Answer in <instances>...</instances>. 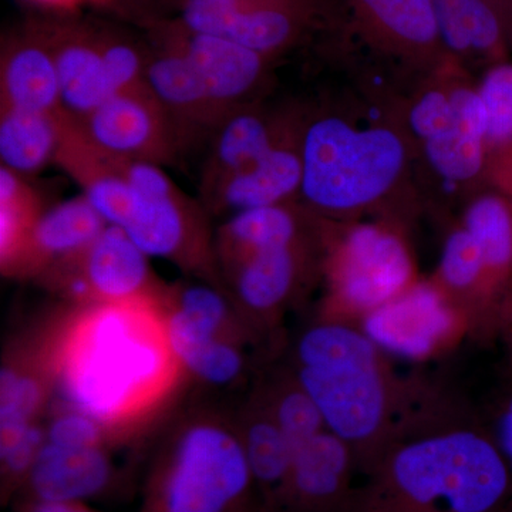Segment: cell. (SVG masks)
Instances as JSON below:
<instances>
[{
  "label": "cell",
  "instance_id": "obj_29",
  "mask_svg": "<svg viewBox=\"0 0 512 512\" xmlns=\"http://www.w3.org/2000/svg\"><path fill=\"white\" fill-rule=\"evenodd\" d=\"M62 111L43 113L0 107V158L20 175L40 173L55 163L62 133Z\"/></svg>",
  "mask_w": 512,
  "mask_h": 512
},
{
  "label": "cell",
  "instance_id": "obj_12",
  "mask_svg": "<svg viewBox=\"0 0 512 512\" xmlns=\"http://www.w3.org/2000/svg\"><path fill=\"white\" fill-rule=\"evenodd\" d=\"M360 326L384 352L413 359L430 356L451 342L458 330H468L466 320L433 281L417 282L370 313Z\"/></svg>",
  "mask_w": 512,
  "mask_h": 512
},
{
  "label": "cell",
  "instance_id": "obj_18",
  "mask_svg": "<svg viewBox=\"0 0 512 512\" xmlns=\"http://www.w3.org/2000/svg\"><path fill=\"white\" fill-rule=\"evenodd\" d=\"M165 333L175 359L188 357L224 336H244L237 306L229 293L212 284L177 285L160 295ZM239 313V312H238Z\"/></svg>",
  "mask_w": 512,
  "mask_h": 512
},
{
  "label": "cell",
  "instance_id": "obj_16",
  "mask_svg": "<svg viewBox=\"0 0 512 512\" xmlns=\"http://www.w3.org/2000/svg\"><path fill=\"white\" fill-rule=\"evenodd\" d=\"M148 259L123 228L109 224L79 258L63 265L82 278L90 303H121L154 298L163 291Z\"/></svg>",
  "mask_w": 512,
  "mask_h": 512
},
{
  "label": "cell",
  "instance_id": "obj_28",
  "mask_svg": "<svg viewBox=\"0 0 512 512\" xmlns=\"http://www.w3.org/2000/svg\"><path fill=\"white\" fill-rule=\"evenodd\" d=\"M355 460L348 444L328 429L295 451L285 491L302 504H328L342 494Z\"/></svg>",
  "mask_w": 512,
  "mask_h": 512
},
{
  "label": "cell",
  "instance_id": "obj_32",
  "mask_svg": "<svg viewBox=\"0 0 512 512\" xmlns=\"http://www.w3.org/2000/svg\"><path fill=\"white\" fill-rule=\"evenodd\" d=\"M52 380L42 369L22 363H6L0 376V447L19 439L30 426L39 423Z\"/></svg>",
  "mask_w": 512,
  "mask_h": 512
},
{
  "label": "cell",
  "instance_id": "obj_21",
  "mask_svg": "<svg viewBox=\"0 0 512 512\" xmlns=\"http://www.w3.org/2000/svg\"><path fill=\"white\" fill-rule=\"evenodd\" d=\"M286 113H269L256 104L232 111L212 133L210 151L202 165L200 192L208 200L225 181L247 170L274 144ZM201 202V204H202Z\"/></svg>",
  "mask_w": 512,
  "mask_h": 512
},
{
  "label": "cell",
  "instance_id": "obj_38",
  "mask_svg": "<svg viewBox=\"0 0 512 512\" xmlns=\"http://www.w3.org/2000/svg\"><path fill=\"white\" fill-rule=\"evenodd\" d=\"M251 0H184L181 25L197 33L225 36Z\"/></svg>",
  "mask_w": 512,
  "mask_h": 512
},
{
  "label": "cell",
  "instance_id": "obj_36",
  "mask_svg": "<svg viewBox=\"0 0 512 512\" xmlns=\"http://www.w3.org/2000/svg\"><path fill=\"white\" fill-rule=\"evenodd\" d=\"M244 336H224L195 352L181 365L185 372L211 387H229L247 370Z\"/></svg>",
  "mask_w": 512,
  "mask_h": 512
},
{
  "label": "cell",
  "instance_id": "obj_11",
  "mask_svg": "<svg viewBox=\"0 0 512 512\" xmlns=\"http://www.w3.org/2000/svg\"><path fill=\"white\" fill-rule=\"evenodd\" d=\"M77 121L100 150L121 160L164 165L177 153V128L153 92L114 94Z\"/></svg>",
  "mask_w": 512,
  "mask_h": 512
},
{
  "label": "cell",
  "instance_id": "obj_20",
  "mask_svg": "<svg viewBox=\"0 0 512 512\" xmlns=\"http://www.w3.org/2000/svg\"><path fill=\"white\" fill-rule=\"evenodd\" d=\"M0 107L43 113L63 110L55 60L35 22L3 39Z\"/></svg>",
  "mask_w": 512,
  "mask_h": 512
},
{
  "label": "cell",
  "instance_id": "obj_33",
  "mask_svg": "<svg viewBox=\"0 0 512 512\" xmlns=\"http://www.w3.org/2000/svg\"><path fill=\"white\" fill-rule=\"evenodd\" d=\"M42 198L25 175L0 168V264L3 274L13 275L29 235L43 214Z\"/></svg>",
  "mask_w": 512,
  "mask_h": 512
},
{
  "label": "cell",
  "instance_id": "obj_5",
  "mask_svg": "<svg viewBox=\"0 0 512 512\" xmlns=\"http://www.w3.org/2000/svg\"><path fill=\"white\" fill-rule=\"evenodd\" d=\"M252 481L237 423L202 414L168 441L148 481L143 512H234Z\"/></svg>",
  "mask_w": 512,
  "mask_h": 512
},
{
  "label": "cell",
  "instance_id": "obj_40",
  "mask_svg": "<svg viewBox=\"0 0 512 512\" xmlns=\"http://www.w3.org/2000/svg\"><path fill=\"white\" fill-rule=\"evenodd\" d=\"M37 5L46 6V8L59 10V12H74V10L82 8L84 5H106L110 0H30Z\"/></svg>",
  "mask_w": 512,
  "mask_h": 512
},
{
  "label": "cell",
  "instance_id": "obj_4",
  "mask_svg": "<svg viewBox=\"0 0 512 512\" xmlns=\"http://www.w3.org/2000/svg\"><path fill=\"white\" fill-rule=\"evenodd\" d=\"M301 204L320 220H360L406 181L416 148L406 126L340 113L305 116Z\"/></svg>",
  "mask_w": 512,
  "mask_h": 512
},
{
  "label": "cell",
  "instance_id": "obj_26",
  "mask_svg": "<svg viewBox=\"0 0 512 512\" xmlns=\"http://www.w3.org/2000/svg\"><path fill=\"white\" fill-rule=\"evenodd\" d=\"M460 224L476 239L500 326L512 298V195L484 190L467 198Z\"/></svg>",
  "mask_w": 512,
  "mask_h": 512
},
{
  "label": "cell",
  "instance_id": "obj_8",
  "mask_svg": "<svg viewBox=\"0 0 512 512\" xmlns=\"http://www.w3.org/2000/svg\"><path fill=\"white\" fill-rule=\"evenodd\" d=\"M131 207L120 228L148 256L214 279L218 265L204 205L191 201L161 165L127 161Z\"/></svg>",
  "mask_w": 512,
  "mask_h": 512
},
{
  "label": "cell",
  "instance_id": "obj_1",
  "mask_svg": "<svg viewBox=\"0 0 512 512\" xmlns=\"http://www.w3.org/2000/svg\"><path fill=\"white\" fill-rule=\"evenodd\" d=\"M372 464L367 512H494L512 478L494 434L430 383Z\"/></svg>",
  "mask_w": 512,
  "mask_h": 512
},
{
  "label": "cell",
  "instance_id": "obj_39",
  "mask_svg": "<svg viewBox=\"0 0 512 512\" xmlns=\"http://www.w3.org/2000/svg\"><path fill=\"white\" fill-rule=\"evenodd\" d=\"M45 443V426L35 423L9 446L0 447L3 480L8 484L26 481Z\"/></svg>",
  "mask_w": 512,
  "mask_h": 512
},
{
  "label": "cell",
  "instance_id": "obj_13",
  "mask_svg": "<svg viewBox=\"0 0 512 512\" xmlns=\"http://www.w3.org/2000/svg\"><path fill=\"white\" fill-rule=\"evenodd\" d=\"M156 36L157 43L191 63L212 100L227 114L248 104L268 74L266 57L227 36L192 32L180 20L160 26Z\"/></svg>",
  "mask_w": 512,
  "mask_h": 512
},
{
  "label": "cell",
  "instance_id": "obj_37",
  "mask_svg": "<svg viewBox=\"0 0 512 512\" xmlns=\"http://www.w3.org/2000/svg\"><path fill=\"white\" fill-rule=\"evenodd\" d=\"M46 441L62 447H106L110 430L89 414L64 407L45 426Z\"/></svg>",
  "mask_w": 512,
  "mask_h": 512
},
{
  "label": "cell",
  "instance_id": "obj_27",
  "mask_svg": "<svg viewBox=\"0 0 512 512\" xmlns=\"http://www.w3.org/2000/svg\"><path fill=\"white\" fill-rule=\"evenodd\" d=\"M320 12V0H251L225 36L271 60L292 49Z\"/></svg>",
  "mask_w": 512,
  "mask_h": 512
},
{
  "label": "cell",
  "instance_id": "obj_6",
  "mask_svg": "<svg viewBox=\"0 0 512 512\" xmlns=\"http://www.w3.org/2000/svg\"><path fill=\"white\" fill-rule=\"evenodd\" d=\"M464 73L467 69L453 59L451 69L429 74L409 101L404 124L430 173L470 198L495 190V184L483 104L476 83Z\"/></svg>",
  "mask_w": 512,
  "mask_h": 512
},
{
  "label": "cell",
  "instance_id": "obj_22",
  "mask_svg": "<svg viewBox=\"0 0 512 512\" xmlns=\"http://www.w3.org/2000/svg\"><path fill=\"white\" fill-rule=\"evenodd\" d=\"M107 225L82 194L43 211L13 275H45L79 258Z\"/></svg>",
  "mask_w": 512,
  "mask_h": 512
},
{
  "label": "cell",
  "instance_id": "obj_3",
  "mask_svg": "<svg viewBox=\"0 0 512 512\" xmlns=\"http://www.w3.org/2000/svg\"><path fill=\"white\" fill-rule=\"evenodd\" d=\"M291 370L326 429L370 464L427 386L397 376L362 326L323 316L296 339Z\"/></svg>",
  "mask_w": 512,
  "mask_h": 512
},
{
  "label": "cell",
  "instance_id": "obj_41",
  "mask_svg": "<svg viewBox=\"0 0 512 512\" xmlns=\"http://www.w3.org/2000/svg\"><path fill=\"white\" fill-rule=\"evenodd\" d=\"M80 503H36L29 512H77Z\"/></svg>",
  "mask_w": 512,
  "mask_h": 512
},
{
  "label": "cell",
  "instance_id": "obj_19",
  "mask_svg": "<svg viewBox=\"0 0 512 512\" xmlns=\"http://www.w3.org/2000/svg\"><path fill=\"white\" fill-rule=\"evenodd\" d=\"M127 160L100 150L84 133L79 121L63 110L62 133L55 164L79 185L82 195L107 224L121 227L131 207Z\"/></svg>",
  "mask_w": 512,
  "mask_h": 512
},
{
  "label": "cell",
  "instance_id": "obj_23",
  "mask_svg": "<svg viewBox=\"0 0 512 512\" xmlns=\"http://www.w3.org/2000/svg\"><path fill=\"white\" fill-rule=\"evenodd\" d=\"M320 222L322 220L306 210L301 202H286L229 215L214 238L218 271L224 272L261 249L311 237L318 231Z\"/></svg>",
  "mask_w": 512,
  "mask_h": 512
},
{
  "label": "cell",
  "instance_id": "obj_30",
  "mask_svg": "<svg viewBox=\"0 0 512 512\" xmlns=\"http://www.w3.org/2000/svg\"><path fill=\"white\" fill-rule=\"evenodd\" d=\"M254 481L285 491L295 448L285 436L261 394L256 392L237 421Z\"/></svg>",
  "mask_w": 512,
  "mask_h": 512
},
{
  "label": "cell",
  "instance_id": "obj_25",
  "mask_svg": "<svg viewBox=\"0 0 512 512\" xmlns=\"http://www.w3.org/2000/svg\"><path fill=\"white\" fill-rule=\"evenodd\" d=\"M148 55L147 83L175 128L211 130L228 116L212 100L191 63L177 50L157 43Z\"/></svg>",
  "mask_w": 512,
  "mask_h": 512
},
{
  "label": "cell",
  "instance_id": "obj_34",
  "mask_svg": "<svg viewBox=\"0 0 512 512\" xmlns=\"http://www.w3.org/2000/svg\"><path fill=\"white\" fill-rule=\"evenodd\" d=\"M295 451L326 430L318 406L292 370L278 373L258 390Z\"/></svg>",
  "mask_w": 512,
  "mask_h": 512
},
{
  "label": "cell",
  "instance_id": "obj_31",
  "mask_svg": "<svg viewBox=\"0 0 512 512\" xmlns=\"http://www.w3.org/2000/svg\"><path fill=\"white\" fill-rule=\"evenodd\" d=\"M483 104L485 137L493 165L495 190L512 195V62L481 70L476 82Z\"/></svg>",
  "mask_w": 512,
  "mask_h": 512
},
{
  "label": "cell",
  "instance_id": "obj_14",
  "mask_svg": "<svg viewBox=\"0 0 512 512\" xmlns=\"http://www.w3.org/2000/svg\"><path fill=\"white\" fill-rule=\"evenodd\" d=\"M305 114L288 111L274 144L251 167L229 178L207 201L205 211L234 215L293 202L302 185V127Z\"/></svg>",
  "mask_w": 512,
  "mask_h": 512
},
{
  "label": "cell",
  "instance_id": "obj_9",
  "mask_svg": "<svg viewBox=\"0 0 512 512\" xmlns=\"http://www.w3.org/2000/svg\"><path fill=\"white\" fill-rule=\"evenodd\" d=\"M350 35L377 55L430 74L448 56L431 0H338Z\"/></svg>",
  "mask_w": 512,
  "mask_h": 512
},
{
  "label": "cell",
  "instance_id": "obj_7",
  "mask_svg": "<svg viewBox=\"0 0 512 512\" xmlns=\"http://www.w3.org/2000/svg\"><path fill=\"white\" fill-rule=\"evenodd\" d=\"M323 318L359 325L420 281L403 232L386 220H323Z\"/></svg>",
  "mask_w": 512,
  "mask_h": 512
},
{
  "label": "cell",
  "instance_id": "obj_2",
  "mask_svg": "<svg viewBox=\"0 0 512 512\" xmlns=\"http://www.w3.org/2000/svg\"><path fill=\"white\" fill-rule=\"evenodd\" d=\"M160 295L80 305L70 316L43 362L64 407L113 431L163 402L183 367L168 343Z\"/></svg>",
  "mask_w": 512,
  "mask_h": 512
},
{
  "label": "cell",
  "instance_id": "obj_24",
  "mask_svg": "<svg viewBox=\"0 0 512 512\" xmlns=\"http://www.w3.org/2000/svg\"><path fill=\"white\" fill-rule=\"evenodd\" d=\"M113 474L106 447H62L46 441L26 481L36 503H83L106 490Z\"/></svg>",
  "mask_w": 512,
  "mask_h": 512
},
{
  "label": "cell",
  "instance_id": "obj_42",
  "mask_svg": "<svg viewBox=\"0 0 512 512\" xmlns=\"http://www.w3.org/2000/svg\"><path fill=\"white\" fill-rule=\"evenodd\" d=\"M498 332L504 333L507 336L508 342L512 345V298L504 306V311L501 313L500 326Z\"/></svg>",
  "mask_w": 512,
  "mask_h": 512
},
{
  "label": "cell",
  "instance_id": "obj_35",
  "mask_svg": "<svg viewBox=\"0 0 512 512\" xmlns=\"http://www.w3.org/2000/svg\"><path fill=\"white\" fill-rule=\"evenodd\" d=\"M101 55L114 94L151 92L147 83L148 55L116 30L99 29Z\"/></svg>",
  "mask_w": 512,
  "mask_h": 512
},
{
  "label": "cell",
  "instance_id": "obj_15",
  "mask_svg": "<svg viewBox=\"0 0 512 512\" xmlns=\"http://www.w3.org/2000/svg\"><path fill=\"white\" fill-rule=\"evenodd\" d=\"M35 23L55 60L63 110L82 120L114 96L101 55L99 29L74 19Z\"/></svg>",
  "mask_w": 512,
  "mask_h": 512
},
{
  "label": "cell",
  "instance_id": "obj_17",
  "mask_svg": "<svg viewBox=\"0 0 512 512\" xmlns=\"http://www.w3.org/2000/svg\"><path fill=\"white\" fill-rule=\"evenodd\" d=\"M448 55L464 69L510 60L512 0H431Z\"/></svg>",
  "mask_w": 512,
  "mask_h": 512
},
{
  "label": "cell",
  "instance_id": "obj_10",
  "mask_svg": "<svg viewBox=\"0 0 512 512\" xmlns=\"http://www.w3.org/2000/svg\"><path fill=\"white\" fill-rule=\"evenodd\" d=\"M323 220L311 237L261 249L221 272L239 315L271 325L301 295L313 276L322 274Z\"/></svg>",
  "mask_w": 512,
  "mask_h": 512
}]
</instances>
